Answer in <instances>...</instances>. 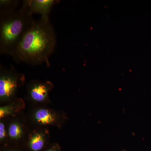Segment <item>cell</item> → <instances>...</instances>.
Masks as SVG:
<instances>
[{
	"mask_svg": "<svg viewBox=\"0 0 151 151\" xmlns=\"http://www.w3.org/2000/svg\"><path fill=\"white\" fill-rule=\"evenodd\" d=\"M56 45V35L50 19L41 17L24 33L11 56L17 62L50 65L48 59Z\"/></svg>",
	"mask_w": 151,
	"mask_h": 151,
	"instance_id": "cell-1",
	"label": "cell"
},
{
	"mask_svg": "<svg viewBox=\"0 0 151 151\" xmlns=\"http://www.w3.org/2000/svg\"><path fill=\"white\" fill-rule=\"evenodd\" d=\"M22 3L21 8L0 17V53L12 55L24 33L35 21Z\"/></svg>",
	"mask_w": 151,
	"mask_h": 151,
	"instance_id": "cell-2",
	"label": "cell"
},
{
	"mask_svg": "<svg viewBox=\"0 0 151 151\" xmlns=\"http://www.w3.org/2000/svg\"><path fill=\"white\" fill-rule=\"evenodd\" d=\"M24 76L14 69L6 70L1 68L0 76V98L5 101L11 99L17 92L20 84H22Z\"/></svg>",
	"mask_w": 151,
	"mask_h": 151,
	"instance_id": "cell-3",
	"label": "cell"
},
{
	"mask_svg": "<svg viewBox=\"0 0 151 151\" xmlns=\"http://www.w3.org/2000/svg\"><path fill=\"white\" fill-rule=\"evenodd\" d=\"M59 1L55 0H27L22 3L27 7L32 14H39L44 19H49V15L53 6Z\"/></svg>",
	"mask_w": 151,
	"mask_h": 151,
	"instance_id": "cell-4",
	"label": "cell"
},
{
	"mask_svg": "<svg viewBox=\"0 0 151 151\" xmlns=\"http://www.w3.org/2000/svg\"><path fill=\"white\" fill-rule=\"evenodd\" d=\"M52 86V84L49 82L34 81L31 84L29 89L30 97L36 102H43L48 97Z\"/></svg>",
	"mask_w": 151,
	"mask_h": 151,
	"instance_id": "cell-5",
	"label": "cell"
},
{
	"mask_svg": "<svg viewBox=\"0 0 151 151\" xmlns=\"http://www.w3.org/2000/svg\"><path fill=\"white\" fill-rule=\"evenodd\" d=\"M35 117L38 123L43 125L53 124L55 120L54 115L47 109L44 108L38 110L36 112Z\"/></svg>",
	"mask_w": 151,
	"mask_h": 151,
	"instance_id": "cell-6",
	"label": "cell"
},
{
	"mask_svg": "<svg viewBox=\"0 0 151 151\" xmlns=\"http://www.w3.org/2000/svg\"><path fill=\"white\" fill-rule=\"evenodd\" d=\"M19 1L1 0L0 1V17L8 14L18 9L20 5Z\"/></svg>",
	"mask_w": 151,
	"mask_h": 151,
	"instance_id": "cell-7",
	"label": "cell"
},
{
	"mask_svg": "<svg viewBox=\"0 0 151 151\" xmlns=\"http://www.w3.org/2000/svg\"><path fill=\"white\" fill-rule=\"evenodd\" d=\"M44 137L39 133L35 134L31 138L29 143V146L31 151H40L44 147Z\"/></svg>",
	"mask_w": 151,
	"mask_h": 151,
	"instance_id": "cell-8",
	"label": "cell"
},
{
	"mask_svg": "<svg viewBox=\"0 0 151 151\" xmlns=\"http://www.w3.org/2000/svg\"><path fill=\"white\" fill-rule=\"evenodd\" d=\"M9 135L11 139H19L21 136L22 129L18 124L13 123L9 126L8 129Z\"/></svg>",
	"mask_w": 151,
	"mask_h": 151,
	"instance_id": "cell-9",
	"label": "cell"
},
{
	"mask_svg": "<svg viewBox=\"0 0 151 151\" xmlns=\"http://www.w3.org/2000/svg\"><path fill=\"white\" fill-rule=\"evenodd\" d=\"M14 109L12 105L4 106L0 108V118H4L14 113Z\"/></svg>",
	"mask_w": 151,
	"mask_h": 151,
	"instance_id": "cell-10",
	"label": "cell"
},
{
	"mask_svg": "<svg viewBox=\"0 0 151 151\" xmlns=\"http://www.w3.org/2000/svg\"><path fill=\"white\" fill-rule=\"evenodd\" d=\"M6 132L4 124L2 122L0 123V139L2 141L5 138Z\"/></svg>",
	"mask_w": 151,
	"mask_h": 151,
	"instance_id": "cell-11",
	"label": "cell"
},
{
	"mask_svg": "<svg viewBox=\"0 0 151 151\" xmlns=\"http://www.w3.org/2000/svg\"><path fill=\"white\" fill-rule=\"evenodd\" d=\"M45 151H61L59 147L57 145L52 146Z\"/></svg>",
	"mask_w": 151,
	"mask_h": 151,
	"instance_id": "cell-12",
	"label": "cell"
},
{
	"mask_svg": "<svg viewBox=\"0 0 151 151\" xmlns=\"http://www.w3.org/2000/svg\"></svg>",
	"mask_w": 151,
	"mask_h": 151,
	"instance_id": "cell-13",
	"label": "cell"
}]
</instances>
